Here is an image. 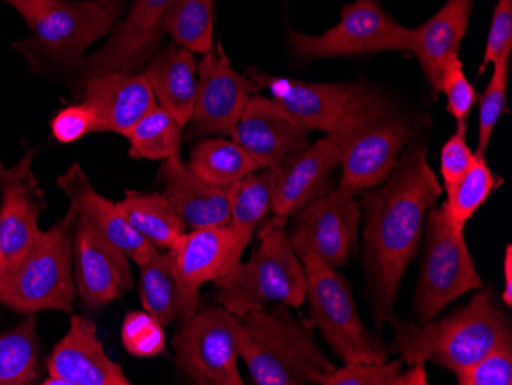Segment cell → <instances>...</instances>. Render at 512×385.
<instances>
[{"instance_id": "obj_1", "label": "cell", "mask_w": 512, "mask_h": 385, "mask_svg": "<svg viewBox=\"0 0 512 385\" xmlns=\"http://www.w3.org/2000/svg\"><path fill=\"white\" fill-rule=\"evenodd\" d=\"M440 195L442 186L428 165L427 143L416 137L387 180L364 195V266L378 332L396 320L402 277L421 243L427 212Z\"/></svg>"}, {"instance_id": "obj_2", "label": "cell", "mask_w": 512, "mask_h": 385, "mask_svg": "<svg viewBox=\"0 0 512 385\" xmlns=\"http://www.w3.org/2000/svg\"><path fill=\"white\" fill-rule=\"evenodd\" d=\"M394 329L390 349L399 353L407 366L434 362L450 372L473 366L486 353L512 341L511 323L497 304L494 290L480 287L467 306L439 321L391 323Z\"/></svg>"}, {"instance_id": "obj_3", "label": "cell", "mask_w": 512, "mask_h": 385, "mask_svg": "<svg viewBox=\"0 0 512 385\" xmlns=\"http://www.w3.org/2000/svg\"><path fill=\"white\" fill-rule=\"evenodd\" d=\"M240 358L256 385L318 384L336 369L310 326L284 304L241 316Z\"/></svg>"}, {"instance_id": "obj_4", "label": "cell", "mask_w": 512, "mask_h": 385, "mask_svg": "<svg viewBox=\"0 0 512 385\" xmlns=\"http://www.w3.org/2000/svg\"><path fill=\"white\" fill-rule=\"evenodd\" d=\"M286 221L275 215L263 224L250 260L215 281V303L238 318L270 304L302 306L306 301V270L290 246Z\"/></svg>"}, {"instance_id": "obj_5", "label": "cell", "mask_w": 512, "mask_h": 385, "mask_svg": "<svg viewBox=\"0 0 512 385\" xmlns=\"http://www.w3.org/2000/svg\"><path fill=\"white\" fill-rule=\"evenodd\" d=\"M250 79L309 131L355 134L398 111L379 89L362 83H315L269 76L250 66Z\"/></svg>"}, {"instance_id": "obj_6", "label": "cell", "mask_w": 512, "mask_h": 385, "mask_svg": "<svg viewBox=\"0 0 512 385\" xmlns=\"http://www.w3.org/2000/svg\"><path fill=\"white\" fill-rule=\"evenodd\" d=\"M79 214L73 206L50 231L43 232L5 280L2 301L14 312H73L76 300L73 244Z\"/></svg>"}, {"instance_id": "obj_7", "label": "cell", "mask_w": 512, "mask_h": 385, "mask_svg": "<svg viewBox=\"0 0 512 385\" xmlns=\"http://www.w3.org/2000/svg\"><path fill=\"white\" fill-rule=\"evenodd\" d=\"M128 0H53L28 27L30 39L14 48L34 70L43 63L76 68L92 43L114 30Z\"/></svg>"}, {"instance_id": "obj_8", "label": "cell", "mask_w": 512, "mask_h": 385, "mask_svg": "<svg viewBox=\"0 0 512 385\" xmlns=\"http://www.w3.org/2000/svg\"><path fill=\"white\" fill-rule=\"evenodd\" d=\"M306 270V298L313 324L345 362H384L387 349L379 333L365 327L347 281L322 258L301 257Z\"/></svg>"}, {"instance_id": "obj_9", "label": "cell", "mask_w": 512, "mask_h": 385, "mask_svg": "<svg viewBox=\"0 0 512 385\" xmlns=\"http://www.w3.org/2000/svg\"><path fill=\"white\" fill-rule=\"evenodd\" d=\"M425 231L427 251L413 306L419 324L434 320L448 304L483 287L465 240V229L451 223L444 206L431 208Z\"/></svg>"}, {"instance_id": "obj_10", "label": "cell", "mask_w": 512, "mask_h": 385, "mask_svg": "<svg viewBox=\"0 0 512 385\" xmlns=\"http://www.w3.org/2000/svg\"><path fill=\"white\" fill-rule=\"evenodd\" d=\"M241 318L223 306L197 310L174 336L175 366L197 385H243L238 372Z\"/></svg>"}, {"instance_id": "obj_11", "label": "cell", "mask_w": 512, "mask_h": 385, "mask_svg": "<svg viewBox=\"0 0 512 385\" xmlns=\"http://www.w3.org/2000/svg\"><path fill=\"white\" fill-rule=\"evenodd\" d=\"M289 43L302 59L408 53V28L387 13L376 0H356L342 7L341 20L319 36L289 30Z\"/></svg>"}, {"instance_id": "obj_12", "label": "cell", "mask_w": 512, "mask_h": 385, "mask_svg": "<svg viewBox=\"0 0 512 385\" xmlns=\"http://www.w3.org/2000/svg\"><path fill=\"white\" fill-rule=\"evenodd\" d=\"M356 195L336 186L293 214L290 246L299 258L316 255L330 266H345L358 247L361 203Z\"/></svg>"}, {"instance_id": "obj_13", "label": "cell", "mask_w": 512, "mask_h": 385, "mask_svg": "<svg viewBox=\"0 0 512 385\" xmlns=\"http://www.w3.org/2000/svg\"><path fill=\"white\" fill-rule=\"evenodd\" d=\"M260 86L230 65L223 47L204 54L198 63V89L186 139L230 135Z\"/></svg>"}, {"instance_id": "obj_14", "label": "cell", "mask_w": 512, "mask_h": 385, "mask_svg": "<svg viewBox=\"0 0 512 385\" xmlns=\"http://www.w3.org/2000/svg\"><path fill=\"white\" fill-rule=\"evenodd\" d=\"M172 0H137L111 39L74 68L77 85L111 73L131 74L140 70L158 51L161 25Z\"/></svg>"}, {"instance_id": "obj_15", "label": "cell", "mask_w": 512, "mask_h": 385, "mask_svg": "<svg viewBox=\"0 0 512 385\" xmlns=\"http://www.w3.org/2000/svg\"><path fill=\"white\" fill-rule=\"evenodd\" d=\"M260 169L279 171L310 143V131L273 99L255 94L230 134Z\"/></svg>"}, {"instance_id": "obj_16", "label": "cell", "mask_w": 512, "mask_h": 385, "mask_svg": "<svg viewBox=\"0 0 512 385\" xmlns=\"http://www.w3.org/2000/svg\"><path fill=\"white\" fill-rule=\"evenodd\" d=\"M414 137L413 120L399 111L356 132L345 143L338 186L356 195L381 185Z\"/></svg>"}, {"instance_id": "obj_17", "label": "cell", "mask_w": 512, "mask_h": 385, "mask_svg": "<svg viewBox=\"0 0 512 385\" xmlns=\"http://www.w3.org/2000/svg\"><path fill=\"white\" fill-rule=\"evenodd\" d=\"M73 257L76 290L89 310L100 309L134 289L129 258L82 218H77Z\"/></svg>"}, {"instance_id": "obj_18", "label": "cell", "mask_w": 512, "mask_h": 385, "mask_svg": "<svg viewBox=\"0 0 512 385\" xmlns=\"http://www.w3.org/2000/svg\"><path fill=\"white\" fill-rule=\"evenodd\" d=\"M33 157L34 151L27 152L14 168L4 172L0 181V257L7 277L43 234L37 221L45 209V200L31 169Z\"/></svg>"}, {"instance_id": "obj_19", "label": "cell", "mask_w": 512, "mask_h": 385, "mask_svg": "<svg viewBox=\"0 0 512 385\" xmlns=\"http://www.w3.org/2000/svg\"><path fill=\"white\" fill-rule=\"evenodd\" d=\"M48 378L43 385H131L122 366L112 361L97 336V326L86 316L74 315L68 333L46 359Z\"/></svg>"}, {"instance_id": "obj_20", "label": "cell", "mask_w": 512, "mask_h": 385, "mask_svg": "<svg viewBox=\"0 0 512 385\" xmlns=\"http://www.w3.org/2000/svg\"><path fill=\"white\" fill-rule=\"evenodd\" d=\"M252 234L229 226L184 232L169 249L181 283L200 292L206 283H215L241 263Z\"/></svg>"}, {"instance_id": "obj_21", "label": "cell", "mask_w": 512, "mask_h": 385, "mask_svg": "<svg viewBox=\"0 0 512 385\" xmlns=\"http://www.w3.org/2000/svg\"><path fill=\"white\" fill-rule=\"evenodd\" d=\"M57 185L65 192L69 206L76 209L79 218L91 224L109 243L119 247L129 260L143 266L157 254V247L132 228L117 203L94 189L79 163H74L65 174L60 175Z\"/></svg>"}, {"instance_id": "obj_22", "label": "cell", "mask_w": 512, "mask_h": 385, "mask_svg": "<svg viewBox=\"0 0 512 385\" xmlns=\"http://www.w3.org/2000/svg\"><path fill=\"white\" fill-rule=\"evenodd\" d=\"M352 135L327 134L279 169L272 198L276 217H292L310 200L329 191L330 175L341 165L345 143Z\"/></svg>"}, {"instance_id": "obj_23", "label": "cell", "mask_w": 512, "mask_h": 385, "mask_svg": "<svg viewBox=\"0 0 512 385\" xmlns=\"http://www.w3.org/2000/svg\"><path fill=\"white\" fill-rule=\"evenodd\" d=\"M82 89V103L94 114L96 132L128 137L132 128L157 106L145 74H105L88 80Z\"/></svg>"}, {"instance_id": "obj_24", "label": "cell", "mask_w": 512, "mask_h": 385, "mask_svg": "<svg viewBox=\"0 0 512 385\" xmlns=\"http://www.w3.org/2000/svg\"><path fill=\"white\" fill-rule=\"evenodd\" d=\"M476 0H447L430 20L408 28V54H413L424 71L434 97L439 96L440 76L447 63L459 57Z\"/></svg>"}, {"instance_id": "obj_25", "label": "cell", "mask_w": 512, "mask_h": 385, "mask_svg": "<svg viewBox=\"0 0 512 385\" xmlns=\"http://www.w3.org/2000/svg\"><path fill=\"white\" fill-rule=\"evenodd\" d=\"M163 194L186 229L229 226L230 211L226 191L198 177L180 155L168 158L160 169Z\"/></svg>"}, {"instance_id": "obj_26", "label": "cell", "mask_w": 512, "mask_h": 385, "mask_svg": "<svg viewBox=\"0 0 512 385\" xmlns=\"http://www.w3.org/2000/svg\"><path fill=\"white\" fill-rule=\"evenodd\" d=\"M145 77L161 108L183 128L188 126L198 89V63L194 53L171 43L151 57Z\"/></svg>"}, {"instance_id": "obj_27", "label": "cell", "mask_w": 512, "mask_h": 385, "mask_svg": "<svg viewBox=\"0 0 512 385\" xmlns=\"http://www.w3.org/2000/svg\"><path fill=\"white\" fill-rule=\"evenodd\" d=\"M138 293L143 309L163 326L183 324L200 306V292L181 283L171 252H160L140 266Z\"/></svg>"}, {"instance_id": "obj_28", "label": "cell", "mask_w": 512, "mask_h": 385, "mask_svg": "<svg viewBox=\"0 0 512 385\" xmlns=\"http://www.w3.org/2000/svg\"><path fill=\"white\" fill-rule=\"evenodd\" d=\"M117 206L132 228L160 251H169L186 232V226L165 194L126 191Z\"/></svg>"}, {"instance_id": "obj_29", "label": "cell", "mask_w": 512, "mask_h": 385, "mask_svg": "<svg viewBox=\"0 0 512 385\" xmlns=\"http://www.w3.org/2000/svg\"><path fill=\"white\" fill-rule=\"evenodd\" d=\"M189 168L207 183L220 188L234 185L241 178L258 171L260 166L232 140L200 139L192 148Z\"/></svg>"}, {"instance_id": "obj_30", "label": "cell", "mask_w": 512, "mask_h": 385, "mask_svg": "<svg viewBox=\"0 0 512 385\" xmlns=\"http://www.w3.org/2000/svg\"><path fill=\"white\" fill-rule=\"evenodd\" d=\"M215 0H172L161 31L194 54L214 51Z\"/></svg>"}, {"instance_id": "obj_31", "label": "cell", "mask_w": 512, "mask_h": 385, "mask_svg": "<svg viewBox=\"0 0 512 385\" xmlns=\"http://www.w3.org/2000/svg\"><path fill=\"white\" fill-rule=\"evenodd\" d=\"M278 171L258 169L224 188L229 203L230 224L240 231L253 234L258 224L272 212Z\"/></svg>"}, {"instance_id": "obj_32", "label": "cell", "mask_w": 512, "mask_h": 385, "mask_svg": "<svg viewBox=\"0 0 512 385\" xmlns=\"http://www.w3.org/2000/svg\"><path fill=\"white\" fill-rule=\"evenodd\" d=\"M40 341L33 315L0 333V385L33 384L40 375Z\"/></svg>"}, {"instance_id": "obj_33", "label": "cell", "mask_w": 512, "mask_h": 385, "mask_svg": "<svg viewBox=\"0 0 512 385\" xmlns=\"http://www.w3.org/2000/svg\"><path fill=\"white\" fill-rule=\"evenodd\" d=\"M128 139L132 158L165 162L174 155H180L183 126L157 105L132 128Z\"/></svg>"}, {"instance_id": "obj_34", "label": "cell", "mask_w": 512, "mask_h": 385, "mask_svg": "<svg viewBox=\"0 0 512 385\" xmlns=\"http://www.w3.org/2000/svg\"><path fill=\"white\" fill-rule=\"evenodd\" d=\"M502 183V178L491 171L483 154L476 152L471 168L453 186L445 189L447 200L442 206L451 223L459 229H465L480 206Z\"/></svg>"}, {"instance_id": "obj_35", "label": "cell", "mask_w": 512, "mask_h": 385, "mask_svg": "<svg viewBox=\"0 0 512 385\" xmlns=\"http://www.w3.org/2000/svg\"><path fill=\"white\" fill-rule=\"evenodd\" d=\"M404 361L352 362L319 379V385H427L425 366H407Z\"/></svg>"}, {"instance_id": "obj_36", "label": "cell", "mask_w": 512, "mask_h": 385, "mask_svg": "<svg viewBox=\"0 0 512 385\" xmlns=\"http://www.w3.org/2000/svg\"><path fill=\"white\" fill-rule=\"evenodd\" d=\"M509 59L494 63L493 76L486 86L485 93L479 96V139L476 152L485 155L493 139L494 129L500 117L506 112L508 93Z\"/></svg>"}, {"instance_id": "obj_37", "label": "cell", "mask_w": 512, "mask_h": 385, "mask_svg": "<svg viewBox=\"0 0 512 385\" xmlns=\"http://www.w3.org/2000/svg\"><path fill=\"white\" fill-rule=\"evenodd\" d=\"M163 327L146 310L129 312L122 324L123 347L137 358L165 355L166 333Z\"/></svg>"}, {"instance_id": "obj_38", "label": "cell", "mask_w": 512, "mask_h": 385, "mask_svg": "<svg viewBox=\"0 0 512 385\" xmlns=\"http://www.w3.org/2000/svg\"><path fill=\"white\" fill-rule=\"evenodd\" d=\"M440 93L447 96V111L456 120L457 128H467L468 116L479 102V94L473 83L463 73L462 60L454 57L440 76Z\"/></svg>"}, {"instance_id": "obj_39", "label": "cell", "mask_w": 512, "mask_h": 385, "mask_svg": "<svg viewBox=\"0 0 512 385\" xmlns=\"http://www.w3.org/2000/svg\"><path fill=\"white\" fill-rule=\"evenodd\" d=\"M454 375L460 385H511L512 341L500 344L473 366Z\"/></svg>"}, {"instance_id": "obj_40", "label": "cell", "mask_w": 512, "mask_h": 385, "mask_svg": "<svg viewBox=\"0 0 512 385\" xmlns=\"http://www.w3.org/2000/svg\"><path fill=\"white\" fill-rule=\"evenodd\" d=\"M512 51V0H497L491 20L490 33L486 40L485 53L479 76L490 63L511 59Z\"/></svg>"}, {"instance_id": "obj_41", "label": "cell", "mask_w": 512, "mask_h": 385, "mask_svg": "<svg viewBox=\"0 0 512 385\" xmlns=\"http://www.w3.org/2000/svg\"><path fill=\"white\" fill-rule=\"evenodd\" d=\"M468 128H457L451 139L440 151V174L444 178V188L448 189L473 165L476 152L467 143Z\"/></svg>"}, {"instance_id": "obj_42", "label": "cell", "mask_w": 512, "mask_h": 385, "mask_svg": "<svg viewBox=\"0 0 512 385\" xmlns=\"http://www.w3.org/2000/svg\"><path fill=\"white\" fill-rule=\"evenodd\" d=\"M51 129L60 143L79 142L85 135L96 132V119L85 103H79L62 109L51 122Z\"/></svg>"}, {"instance_id": "obj_43", "label": "cell", "mask_w": 512, "mask_h": 385, "mask_svg": "<svg viewBox=\"0 0 512 385\" xmlns=\"http://www.w3.org/2000/svg\"><path fill=\"white\" fill-rule=\"evenodd\" d=\"M4 2L10 4L27 22V25H30L53 0H4Z\"/></svg>"}, {"instance_id": "obj_44", "label": "cell", "mask_w": 512, "mask_h": 385, "mask_svg": "<svg viewBox=\"0 0 512 385\" xmlns=\"http://www.w3.org/2000/svg\"><path fill=\"white\" fill-rule=\"evenodd\" d=\"M503 275H505V290L502 293V301L506 306H512V247L506 246L505 260H503Z\"/></svg>"}, {"instance_id": "obj_45", "label": "cell", "mask_w": 512, "mask_h": 385, "mask_svg": "<svg viewBox=\"0 0 512 385\" xmlns=\"http://www.w3.org/2000/svg\"><path fill=\"white\" fill-rule=\"evenodd\" d=\"M5 280H7V272H5L4 261L0 257V301H2V295H4Z\"/></svg>"}, {"instance_id": "obj_46", "label": "cell", "mask_w": 512, "mask_h": 385, "mask_svg": "<svg viewBox=\"0 0 512 385\" xmlns=\"http://www.w3.org/2000/svg\"><path fill=\"white\" fill-rule=\"evenodd\" d=\"M4 172L5 171H0V181H2V177H4Z\"/></svg>"}]
</instances>
